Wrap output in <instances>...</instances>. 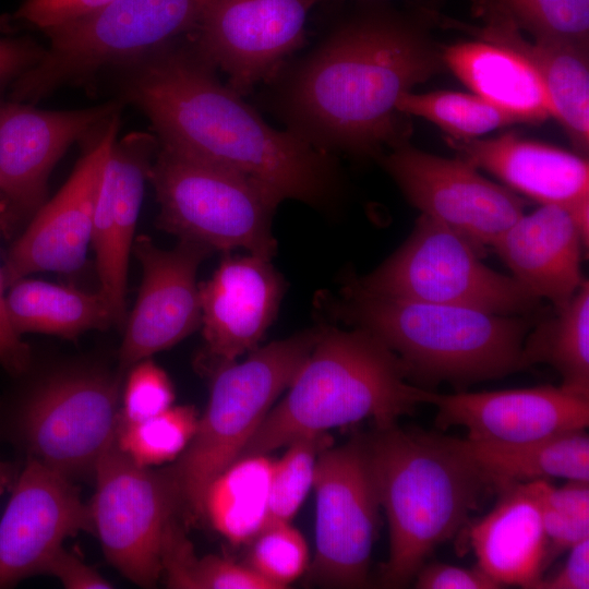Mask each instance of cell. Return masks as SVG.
Wrapping results in <instances>:
<instances>
[{
  "label": "cell",
  "mask_w": 589,
  "mask_h": 589,
  "mask_svg": "<svg viewBox=\"0 0 589 589\" xmlns=\"http://www.w3.org/2000/svg\"><path fill=\"white\" fill-rule=\"evenodd\" d=\"M5 305L10 323L20 336L39 333L74 339L87 330L113 324L99 292L28 277L9 286Z\"/></svg>",
  "instance_id": "obj_28"
},
{
  "label": "cell",
  "mask_w": 589,
  "mask_h": 589,
  "mask_svg": "<svg viewBox=\"0 0 589 589\" xmlns=\"http://www.w3.org/2000/svg\"><path fill=\"white\" fill-rule=\"evenodd\" d=\"M0 229H7V207L0 196Z\"/></svg>",
  "instance_id": "obj_47"
},
{
  "label": "cell",
  "mask_w": 589,
  "mask_h": 589,
  "mask_svg": "<svg viewBox=\"0 0 589 589\" xmlns=\"http://www.w3.org/2000/svg\"><path fill=\"white\" fill-rule=\"evenodd\" d=\"M446 142L459 158L489 171L514 192L541 205L566 208L588 244L589 164L585 156L514 133L492 139L446 137Z\"/></svg>",
  "instance_id": "obj_22"
},
{
  "label": "cell",
  "mask_w": 589,
  "mask_h": 589,
  "mask_svg": "<svg viewBox=\"0 0 589 589\" xmlns=\"http://www.w3.org/2000/svg\"><path fill=\"white\" fill-rule=\"evenodd\" d=\"M445 69L424 23L370 8L285 63L267 81V103L286 130L316 148L378 160L407 143L408 124L397 109L401 96Z\"/></svg>",
  "instance_id": "obj_1"
},
{
  "label": "cell",
  "mask_w": 589,
  "mask_h": 589,
  "mask_svg": "<svg viewBox=\"0 0 589 589\" xmlns=\"http://www.w3.org/2000/svg\"><path fill=\"white\" fill-rule=\"evenodd\" d=\"M284 291V279L271 261L227 253L213 276L199 285L204 338L200 365L212 373L257 348Z\"/></svg>",
  "instance_id": "obj_19"
},
{
  "label": "cell",
  "mask_w": 589,
  "mask_h": 589,
  "mask_svg": "<svg viewBox=\"0 0 589 589\" xmlns=\"http://www.w3.org/2000/svg\"><path fill=\"white\" fill-rule=\"evenodd\" d=\"M444 438L495 491L510 483L550 478L589 481V437L585 430L522 443Z\"/></svg>",
  "instance_id": "obj_27"
},
{
  "label": "cell",
  "mask_w": 589,
  "mask_h": 589,
  "mask_svg": "<svg viewBox=\"0 0 589 589\" xmlns=\"http://www.w3.org/2000/svg\"><path fill=\"white\" fill-rule=\"evenodd\" d=\"M378 161L421 214L442 221L479 252L492 248L525 213V199L459 157L436 156L404 143Z\"/></svg>",
  "instance_id": "obj_13"
},
{
  "label": "cell",
  "mask_w": 589,
  "mask_h": 589,
  "mask_svg": "<svg viewBox=\"0 0 589 589\" xmlns=\"http://www.w3.org/2000/svg\"><path fill=\"white\" fill-rule=\"evenodd\" d=\"M418 589H497L502 586L479 566L460 567L444 563L423 564L414 576Z\"/></svg>",
  "instance_id": "obj_39"
},
{
  "label": "cell",
  "mask_w": 589,
  "mask_h": 589,
  "mask_svg": "<svg viewBox=\"0 0 589 589\" xmlns=\"http://www.w3.org/2000/svg\"><path fill=\"white\" fill-rule=\"evenodd\" d=\"M539 480L496 490L494 507L469 527L478 565L502 587L534 589L548 566Z\"/></svg>",
  "instance_id": "obj_24"
},
{
  "label": "cell",
  "mask_w": 589,
  "mask_h": 589,
  "mask_svg": "<svg viewBox=\"0 0 589 589\" xmlns=\"http://www.w3.org/2000/svg\"><path fill=\"white\" fill-rule=\"evenodd\" d=\"M405 116L420 117L440 127L447 137L478 139L493 130L518 123L517 119L477 94L435 91L405 93L397 104Z\"/></svg>",
  "instance_id": "obj_32"
},
{
  "label": "cell",
  "mask_w": 589,
  "mask_h": 589,
  "mask_svg": "<svg viewBox=\"0 0 589 589\" xmlns=\"http://www.w3.org/2000/svg\"><path fill=\"white\" fill-rule=\"evenodd\" d=\"M214 0H115L76 21L47 29L49 47L11 83L10 98L35 104L189 35Z\"/></svg>",
  "instance_id": "obj_8"
},
{
  "label": "cell",
  "mask_w": 589,
  "mask_h": 589,
  "mask_svg": "<svg viewBox=\"0 0 589 589\" xmlns=\"http://www.w3.org/2000/svg\"><path fill=\"white\" fill-rule=\"evenodd\" d=\"M332 321L370 332L405 364L409 380L465 386L522 368V349L536 324L530 314L482 310L362 293L320 296Z\"/></svg>",
  "instance_id": "obj_3"
},
{
  "label": "cell",
  "mask_w": 589,
  "mask_h": 589,
  "mask_svg": "<svg viewBox=\"0 0 589 589\" xmlns=\"http://www.w3.org/2000/svg\"><path fill=\"white\" fill-rule=\"evenodd\" d=\"M158 148L154 133L132 132L116 139L97 193L91 243L96 254L98 292L116 325L127 321L129 259L145 182Z\"/></svg>",
  "instance_id": "obj_20"
},
{
  "label": "cell",
  "mask_w": 589,
  "mask_h": 589,
  "mask_svg": "<svg viewBox=\"0 0 589 589\" xmlns=\"http://www.w3.org/2000/svg\"><path fill=\"white\" fill-rule=\"evenodd\" d=\"M421 402L436 407L441 429L460 425L473 441L522 443L585 430L589 398L545 385L443 395L422 389Z\"/></svg>",
  "instance_id": "obj_21"
},
{
  "label": "cell",
  "mask_w": 589,
  "mask_h": 589,
  "mask_svg": "<svg viewBox=\"0 0 589 589\" xmlns=\"http://www.w3.org/2000/svg\"><path fill=\"white\" fill-rule=\"evenodd\" d=\"M492 248L516 280L553 308L564 305L585 280L580 262L586 245L572 215L562 206L540 205L524 213Z\"/></svg>",
  "instance_id": "obj_23"
},
{
  "label": "cell",
  "mask_w": 589,
  "mask_h": 589,
  "mask_svg": "<svg viewBox=\"0 0 589 589\" xmlns=\"http://www.w3.org/2000/svg\"><path fill=\"white\" fill-rule=\"evenodd\" d=\"M485 25L479 37L503 45L521 56L538 74L551 117L567 134L577 154L589 149V57L588 45L556 38H522L520 29L504 15L480 10Z\"/></svg>",
  "instance_id": "obj_25"
},
{
  "label": "cell",
  "mask_w": 589,
  "mask_h": 589,
  "mask_svg": "<svg viewBox=\"0 0 589 589\" xmlns=\"http://www.w3.org/2000/svg\"><path fill=\"white\" fill-rule=\"evenodd\" d=\"M119 100L140 109L160 145L225 166L320 211L334 208L342 179L334 155L271 127L188 36L122 65Z\"/></svg>",
  "instance_id": "obj_2"
},
{
  "label": "cell",
  "mask_w": 589,
  "mask_h": 589,
  "mask_svg": "<svg viewBox=\"0 0 589 589\" xmlns=\"http://www.w3.org/2000/svg\"><path fill=\"white\" fill-rule=\"evenodd\" d=\"M132 252L142 266V283L125 321L119 350L121 370L171 348L201 326L196 274L213 253L206 245L185 239L164 250L147 236L135 238Z\"/></svg>",
  "instance_id": "obj_18"
},
{
  "label": "cell",
  "mask_w": 589,
  "mask_h": 589,
  "mask_svg": "<svg viewBox=\"0 0 589 589\" xmlns=\"http://www.w3.org/2000/svg\"><path fill=\"white\" fill-rule=\"evenodd\" d=\"M365 436L389 529L381 582L401 588L438 544L466 526L493 488L442 435L406 431L395 423Z\"/></svg>",
  "instance_id": "obj_5"
},
{
  "label": "cell",
  "mask_w": 589,
  "mask_h": 589,
  "mask_svg": "<svg viewBox=\"0 0 589 589\" xmlns=\"http://www.w3.org/2000/svg\"><path fill=\"white\" fill-rule=\"evenodd\" d=\"M16 477L15 468L0 459V495L13 485Z\"/></svg>",
  "instance_id": "obj_46"
},
{
  "label": "cell",
  "mask_w": 589,
  "mask_h": 589,
  "mask_svg": "<svg viewBox=\"0 0 589 589\" xmlns=\"http://www.w3.org/2000/svg\"><path fill=\"white\" fill-rule=\"evenodd\" d=\"M158 226L214 251L242 249L271 261L272 224L283 200L259 181L159 144L149 170Z\"/></svg>",
  "instance_id": "obj_7"
},
{
  "label": "cell",
  "mask_w": 589,
  "mask_h": 589,
  "mask_svg": "<svg viewBox=\"0 0 589 589\" xmlns=\"http://www.w3.org/2000/svg\"><path fill=\"white\" fill-rule=\"evenodd\" d=\"M400 358L370 332L323 324L286 396L272 407L236 460L287 446L296 438L373 419L395 424L420 404ZM235 460V461H236Z\"/></svg>",
  "instance_id": "obj_4"
},
{
  "label": "cell",
  "mask_w": 589,
  "mask_h": 589,
  "mask_svg": "<svg viewBox=\"0 0 589 589\" xmlns=\"http://www.w3.org/2000/svg\"><path fill=\"white\" fill-rule=\"evenodd\" d=\"M250 543L247 566L273 589L286 588L308 569L306 542L290 522L264 528Z\"/></svg>",
  "instance_id": "obj_36"
},
{
  "label": "cell",
  "mask_w": 589,
  "mask_h": 589,
  "mask_svg": "<svg viewBox=\"0 0 589 589\" xmlns=\"http://www.w3.org/2000/svg\"><path fill=\"white\" fill-rule=\"evenodd\" d=\"M119 125L120 111L84 139L85 149L67 182L12 243L2 267L8 288L35 273H70L84 264L100 180Z\"/></svg>",
  "instance_id": "obj_15"
},
{
  "label": "cell",
  "mask_w": 589,
  "mask_h": 589,
  "mask_svg": "<svg viewBox=\"0 0 589 589\" xmlns=\"http://www.w3.org/2000/svg\"><path fill=\"white\" fill-rule=\"evenodd\" d=\"M115 0H23L12 20L46 32L87 16Z\"/></svg>",
  "instance_id": "obj_38"
},
{
  "label": "cell",
  "mask_w": 589,
  "mask_h": 589,
  "mask_svg": "<svg viewBox=\"0 0 589 589\" xmlns=\"http://www.w3.org/2000/svg\"><path fill=\"white\" fill-rule=\"evenodd\" d=\"M548 320L536 323L526 337L522 368L548 363L562 377L561 388L589 398V283Z\"/></svg>",
  "instance_id": "obj_30"
},
{
  "label": "cell",
  "mask_w": 589,
  "mask_h": 589,
  "mask_svg": "<svg viewBox=\"0 0 589 589\" xmlns=\"http://www.w3.org/2000/svg\"><path fill=\"white\" fill-rule=\"evenodd\" d=\"M443 61L474 94L518 122H541L550 106L532 67L512 49L489 40L466 41L442 48Z\"/></svg>",
  "instance_id": "obj_26"
},
{
  "label": "cell",
  "mask_w": 589,
  "mask_h": 589,
  "mask_svg": "<svg viewBox=\"0 0 589 589\" xmlns=\"http://www.w3.org/2000/svg\"><path fill=\"white\" fill-rule=\"evenodd\" d=\"M175 392L167 373L144 359L131 368L123 392L121 421L139 422L172 406Z\"/></svg>",
  "instance_id": "obj_37"
},
{
  "label": "cell",
  "mask_w": 589,
  "mask_h": 589,
  "mask_svg": "<svg viewBox=\"0 0 589 589\" xmlns=\"http://www.w3.org/2000/svg\"><path fill=\"white\" fill-rule=\"evenodd\" d=\"M161 565L169 588L273 589L247 565L218 555L197 557L176 520L166 534Z\"/></svg>",
  "instance_id": "obj_31"
},
{
  "label": "cell",
  "mask_w": 589,
  "mask_h": 589,
  "mask_svg": "<svg viewBox=\"0 0 589 589\" xmlns=\"http://www.w3.org/2000/svg\"><path fill=\"white\" fill-rule=\"evenodd\" d=\"M43 574L55 576L68 589L112 588L99 573L63 548L48 560Z\"/></svg>",
  "instance_id": "obj_42"
},
{
  "label": "cell",
  "mask_w": 589,
  "mask_h": 589,
  "mask_svg": "<svg viewBox=\"0 0 589 589\" xmlns=\"http://www.w3.org/2000/svg\"><path fill=\"white\" fill-rule=\"evenodd\" d=\"M199 421L192 406H171L139 422H119L117 445L135 464L149 467L178 458L191 442Z\"/></svg>",
  "instance_id": "obj_33"
},
{
  "label": "cell",
  "mask_w": 589,
  "mask_h": 589,
  "mask_svg": "<svg viewBox=\"0 0 589 589\" xmlns=\"http://www.w3.org/2000/svg\"><path fill=\"white\" fill-rule=\"evenodd\" d=\"M44 51L45 48L31 39L0 38V59H21L35 65Z\"/></svg>",
  "instance_id": "obj_44"
},
{
  "label": "cell",
  "mask_w": 589,
  "mask_h": 589,
  "mask_svg": "<svg viewBox=\"0 0 589 589\" xmlns=\"http://www.w3.org/2000/svg\"><path fill=\"white\" fill-rule=\"evenodd\" d=\"M95 532L89 505L62 473L27 456L0 520V589L43 574L63 541Z\"/></svg>",
  "instance_id": "obj_17"
},
{
  "label": "cell",
  "mask_w": 589,
  "mask_h": 589,
  "mask_svg": "<svg viewBox=\"0 0 589 589\" xmlns=\"http://www.w3.org/2000/svg\"><path fill=\"white\" fill-rule=\"evenodd\" d=\"M315 553L308 566L311 584L364 588L381 506L366 436L325 448L317 457Z\"/></svg>",
  "instance_id": "obj_12"
},
{
  "label": "cell",
  "mask_w": 589,
  "mask_h": 589,
  "mask_svg": "<svg viewBox=\"0 0 589 589\" xmlns=\"http://www.w3.org/2000/svg\"><path fill=\"white\" fill-rule=\"evenodd\" d=\"M330 444L326 432L305 435L288 444L286 454L274 461L264 528L290 522L313 486L318 455Z\"/></svg>",
  "instance_id": "obj_35"
},
{
  "label": "cell",
  "mask_w": 589,
  "mask_h": 589,
  "mask_svg": "<svg viewBox=\"0 0 589 589\" xmlns=\"http://www.w3.org/2000/svg\"><path fill=\"white\" fill-rule=\"evenodd\" d=\"M564 566L551 577H542L534 589H588L589 538L573 545Z\"/></svg>",
  "instance_id": "obj_43"
},
{
  "label": "cell",
  "mask_w": 589,
  "mask_h": 589,
  "mask_svg": "<svg viewBox=\"0 0 589 589\" xmlns=\"http://www.w3.org/2000/svg\"><path fill=\"white\" fill-rule=\"evenodd\" d=\"M121 100L74 110H46L0 97V196L10 224L31 219L46 202L49 176L76 141L115 113Z\"/></svg>",
  "instance_id": "obj_16"
},
{
  "label": "cell",
  "mask_w": 589,
  "mask_h": 589,
  "mask_svg": "<svg viewBox=\"0 0 589 589\" xmlns=\"http://www.w3.org/2000/svg\"><path fill=\"white\" fill-rule=\"evenodd\" d=\"M324 0H214L187 35L197 52L244 96L271 80L305 39Z\"/></svg>",
  "instance_id": "obj_14"
},
{
  "label": "cell",
  "mask_w": 589,
  "mask_h": 589,
  "mask_svg": "<svg viewBox=\"0 0 589 589\" xmlns=\"http://www.w3.org/2000/svg\"><path fill=\"white\" fill-rule=\"evenodd\" d=\"M479 8L507 17L534 38L587 44L589 0H478Z\"/></svg>",
  "instance_id": "obj_34"
},
{
  "label": "cell",
  "mask_w": 589,
  "mask_h": 589,
  "mask_svg": "<svg viewBox=\"0 0 589 589\" xmlns=\"http://www.w3.org/2000/svg\"><path fill=\"white\" fill-rule=\"evenodd\" d=\"M94 473L89 505L107 560L132 582L151 588L163 574L167 530L182 501L167 469L135 464L112 443Z\"/></svg>",
  "instance_id": "obj_11"
},
{
  "label": "cell",
  "mask_w": 589,
  "mask_h": 589,
  "mask_svg": "<svg viewBox=\"0 0 589 589\" xmlns=\"http://www.w3.org/2000/svg\"><path fill=\"white\" fill-rule=\"evenodd\" d=\"M8 289L2 267H0V364L13 376H22L28 372L32 363L29 346L22 340L12 327L5 305Z\"/></svg>",
  "instance_id": "obj_41"
},
{
  "label": "cell",
  "mask_w": 589,
  "mask_h": 589,
  "mask_svg": "<svg viewBox=\"0 0 589 589\" xmlns=\"http://www.w3.org/2000/svg\"><path fill=\"white\" fill-rule=\"evenodd\" d=\"M345 287L501 315L531 314L541 301L513 276L488 267L466 238L424 214L388 259L368 275L349 278Z\"/></svg>",
  "instance_id": "obj_9"
},
{
  "label": "cell",
  "mask_w": 589,
  "mask_h": 589,
  "mask_svg": "<svg viewBox=\"0 0 589 589\" xmlns=\"http://www.w3.org/2000/svg\"><path fill=\"white\" fill-rule=\"evenodd\" d=\"M273 467L267 455L243 457L208 485L203 514L230 543H250L264 528Z\"/></svg>",
  "instance_id": "obj_29"
},
{
  "label": "cell",
  "mask_w": 589,
  "mask_h": 589,
  "mask_svg": "<svg viewBox=\"0 0 589 589\" xmlns=\"http://www.w3.org/2000/svg\"><path fill=\"white\" fill-rule=\"evenodd\" d=\"M320 326L255 348L212 372L211 395L195 433L167 468L182 505L203 514L212 481L231 465L313 349Z\"/></svg>",
  "instance_id": "obj_6"
},
{
  "label": "cell",
  "mask_w": 589,
  "mask_h": 589,
  "mask_svg": "<svg viewBox=\"0 0 589 589\" xmlns=\"http://www.w3.org/2000/svg\"><path fill=\"white\" fill-rule=\"evenodd\" d=\"M119 380L92 366H71L26 387L7 408L11 438L71 479L95 467L116 442Z\"/></svg>",
  "instance_id": "obj_10"
},
{
  "label": "cell",
  "mask_w": 589,
  "mask_h": 589,
  "mask_svg": "<svg viewBox=\"0 0 589 589\" xmlns=\"http://www.w3.org/2000/svg\"><path fill=\"white\" fill-rule=\"evenodd\" d=\"M34 64L21 59H0V89L31 69Z\"/></svg>",
  "instance_id": "obj_45"
},
{
  "label": "cell",
  "mask_w": 589,
  "mask_h": 589,
  "mask_svg": "<svg viewBox=\"0 0 589 589\" xmlns=\"http://www.w3.org/2000/svg\"><path fill=\"white\" fill-rule=\"evenodd\" d=\"M539 483V482H538ZM543 528L549 541L548 565L563 550L589 538V518L555 510L542 504Z\"/></svg>",
  "instance_id": "obj_40"
}]
</instances>
